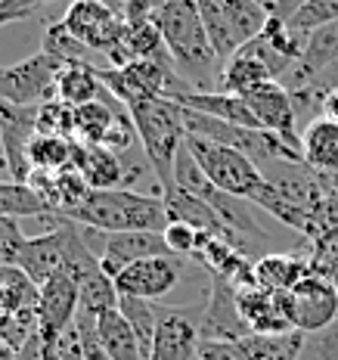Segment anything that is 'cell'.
I'll list each match as a JSON object with an SVG mask.
<instances>
[{
  "label": "cell",
  "instance_id": "obj_34",
  "mask_svg": "<svg viewBox=\"0 0 338 360\" xmlns=\"http://www.w3.org/2000/svg\"><path fill=\"white\" fill-rule=\"evenodd\" d=\"M162 236H164V243H168V249L171 255H177V258H193L199 249V230L196 227H190V224H183V221H171L168 227L162 230Z\"/></svg>",
  "mask_w": 338,
  "mask_h": 360
},
{
  "label": "cell",
  "instance_id": "obj_14",
  "mask_svg": "<svg viewBox=\"0 0 338 360\" xmlns=\"http://www.w3.org/2000/svg\"><path fill=\"white\" fill-rule=\"evenodd\" d=\"M81 314V289L69 274L50 276L44 286H37V323L47 333L65 335Z\"/></svg>",
  "mask_w": 338,
  "mask_h": 360
},
{
  "label": "cell",
  "instance_id": "obj_30",
  "mask_svg": "<svg viewBox=\"0 0 338 360\" xmlns=\"http://www.w3.org/2000/svg\"><path fill=\"white\" fill-rule=\"evenodd\" d=\"M338 22V0H307L301 10L289 19V28L298 34H311L317 28H326Z\"/></svg>",
  "mask_w": 338,
  "mask_h": 360
},
{
  "label": "cell",
  "instance_id": "obj_21",
  "mask_svg": "<svg viewBox=\"0 0 338 360\" xmlns=\"http://www.w3.org/2000/svg\"><path fill=\"white\" fill-rule=\"evenodd\" d=\"M301 155L320 174H338V122L326 115L311 118L301 127Z\"/></svg>",
  "mask_w": 338,
  "mask_h": 360
},
{
  "label": "cell",
  "instance_id": "obj_22",
  "mask_svg": "<svg viewBox=\"0 0 338 360\" xmlns=\"http://www.w3.org/2000/svg\"><path fill=\"white\" fill-rule=\"evenodd\" d=\"M96 72H100V65H63V72L56 78V100L69 103L72 109L106 100L109 90Z\"/></svg>",
  "mask_w": 338,
  "mask_h": 360
},
{
  "label": "cell",
  "instance_id": "obj_10",
  "mask_svg": "<svg viewBox=\"0 0 338 360\" xmlns=\"http://www.w3.org/2000/svg\"><path fill=\"white\" fill-rule=\"evenodd\" d=\"M245 103L252 106L254 118L264 131L276 134L282 143H289L295 153H301V131H298V106L292 100L289 87L280 81H267V84L254 87L245 94Z\"/></svg>",
  "mask_w": 338,
  "mask_h": 360
},
{
  "label": "cell",
  "instance_id": "obj_32",
  "mask_svg": "<svg viewBox=\"0 0 338 360\" xmlns=\"http://www.w3.org/2000/svg\"><path fill=\"white\" fill-rule=\"evenodd\" d=\"M65 335H69V333H65ZM65 335L47 333V329L37 326L34 333L25 339V345L19 348V360H63Z\"/></svg>",
  "mask_w": 338,
  "mask_h": 360
},
{
  "label": "cell",
  "instance_id": "obj_29",
  "mask_svg": "<svg viewBox=\"0 0 338 360\" xmlns=\"http://www.w3.org/2000/svg\"><path fill=\"white\" fill-rule=\"evenodd\" d=\"M0 217H50V208L28 184L0 180Z\"/></svg>",
  "mask_w": 338,
  "mask_h": 360
},
{
  "label": "cell",
  "instance_id": "obj_38",
  "mask_svg": "<svg viewBox=\"0 0 338 360\" xmlns=\"http://www.w3.org/2000/svg\"><path fill=\"white\" fill-rule=\"evenodd\" d=\"M44 4H50V0H0V13H13L19 19H28Z\"/></svg>",
  "mask_w": 338,
  "mask_h": 360
},
{
  "label": "cell",
  "instance_id": "obj_35",
  "mask_svg": "<svg viewBox=\"0 0 338 360\" xmlns=\"http://www.w3.org/2000/svg\"><path fill=\"white\" fill-rule=\"evenodd\" d=\"M301 360H338V323L323 329V333L304 335Z\"/></svg>",
  "mask_w": 338,
  "mask_h": 360
},
{
  "label": "cell",
  "instance_id": "obj_7",
  "mask_svg": "<svg viewBox=\"0 0 338 360\" xmlns=\"http://www.w3.org/2000/svg\"><path fill=\"white\" fill-rule=\"evenodd\" d=\"M292 326L311 335L338 323V283L329 274L313 267L311 274L289 292Z\"/></svg>",
  "mask_w": 338,
  "mask_h": 360
},
{
  "label": "cell",
  "instance_id": "obj_25",
  "mask_svg": "<svg viewBox=\"0 0 338 360\" xmlns=\"http://www.w3.org/2000/svg\"><path fill=\"white\" fill-rule=\"evenodd\" d=\"M96 333L112 354V360H143V345L122 311H106L96 317Z\"/></svg>",
  "mask_w": 338,
  "mask_h": 360
},
{
  "label": "cell",
  "instance_id": "obj_8",
  "mask_svg": "<svg viewBox=\"0 0 338 360\" xmlns=\"http://www.w3.org/2000/svg\"><path fill=\"white\" fill-rule=\"evenodd\" d=\"M186 258L177 255H159V258H143L137 264L124 267L118 274L115 286L118 295L143 298V302H162L183 283Z\"/></svg>",
  "mask_w": 338,
  "mask_h": 360
},
{
  "label": "cell",
  "instance_id": "obj_12",
  "mask_svg": "<svg viewBox=\"0 0 338 360\" xmlns=\"http://www.w3.org/2000/svg\"><path fill=\"white\" fill-rule=\"evenodd\" d=\"M63 25L103 56L112 53V47L124 32V19L112 13L109 6H103L100 0H72L69 10L63 13Z\"/></svg>",
  "mask_w": 338,
  "mask_h": 360
},
{
  "label": "cell",
  "instance_id": "obj_16",
  "mask_svg": "<svg viewBox=\"0 0 338 360\" xmlns=\"http://www.w3.org/2000/svg\"><path fill=\"white\" fill-rule=\"evenodd\" d=\"M202 339H221V342H239L245 335H254L245 326L242 314L236 304V286L221 276H212V292H208V304H205V317L199 323Z\"/></svg>",
  "mask_w": 338,
  "mask_h": 360
},
{
  "label": "cell",
  "instance_id": "obj_17",
  "mask_svg": "<svg viewBox=\"0 0 338 360\" xmlns=\"http://www.w3.org/2000/svg\"><path fill=\"white\" fill-rule=\"evenodd\" d=\"M199 345H202L199 323L186 314V307L162 304L159 329H155V342H152V357L149 360H196Z\"/></svg>",
  "mask_w": 338,
  "mask_h": 360
},
{
  "label": "cell",
  "instance_id": "obj_4",
  "mask_svg": "<svg viewBox=\"0 0 338 360\" xmlns=\"http://www.w3.org/2000/svg\"><path fill=\"white\" fill-rule=\"evenodd\" d=\"M186 146H190L193 159L199 162L202 174L212 180V186L227 193V196L245 199L254 205V199H258L261 190L267 186L264 168L254 159H249L245 153H239V149L212 143V140L193 137V134H186Z\"/></svg>",
  "mask_w": 338,
  "mask_h": 360
},
{
  "label": "cell",
  "instance_id": "obj_2",
  "mask_svg": "<svg viewBox=\"0 0 338 360\" xmlns=\"http://www.w3.org/2000/svg\"><path fill=\"white\" fill-rule=\"evenodd\" d=\"M65 217L81 227L100 230V233H134V230L162 233L171 224L162 196H143L124 186L122 190H93L84 205Z\"/></svg>",
  "mask_w": 338,
  "mask_h": 360
},
{
  "label": "cell",
  "instance_id": "obj_15",
  "mask_svg": "<svg viewBox=\"0 0 338 360\" xmlns=\"http://www.w3.org/2000/svg\"><path fill=\"white\" fill-rule=\"evenodd\" d=\"M159 255H171L168 243L162 233H149V230H134V233H103V245L96 249L103 270L118 280L124 267L137 264L143 258H159Z\"/></svg>",
  "mask_w": 338,
  "mask_h": 360
},
{
  "label": "cell",
  "instance_id": "obj_18",
  "mask_svg": "<svg viewBox=\"0 0 338 360\" xmlns=\"http://www.w3.org/2000/svg\"><path fill=\"white\" fill-rule=\"evenodd\" d=\"M171 100L183 109L205 112V115L221 118V122H230V124L261 127L252 106L245 103V96H236V94H223V90H180V94L171 96ZM261 131H264V127H261Z\"/></svg>",
  "mask_w": 338,
  "mask_h": 360
},
{
  "label": "cell",
  "instance_id": "obj_9",
  "mask_svg": "<svg viewBox=\"0 0 338 360\" xmlns=\"http://www.w3.org/2000/svg\"><path fill=\"white\" fill-rule=\"evenodd\" d=\"M37 137V106H13L0 103V153H4L10 180L28 184L32 177V159L28 149Z\"/></svg>",
  "mask_w": 338,
  "mask_h": 360
},
{
  "label": "cell",
  "instance_id": "obj_33",
  "mask_svg": "<svg viewBox=\"0 0 338 360\" xmlns=\"http://www.w3.org/2000/svg\"><path fill=\"white\" fill-rule=\"evenodd\" d=\"M74 335H78V345L84 351V360H112L100 333H96V317H90L87 311H81L74 320Z\"/></svg>",
  "mask_w": 338,
  "mask_h": 360
},
{
  "label": "cell",
  "instance_id": "obj_39",
  "mask_svg": "<svg viewBox=\"0 0 338 360\" xmlns=\"http://www.w3.org/2000/svg\"><path fill=\"white\" fill-rule=\"evenodd\" d=\"M63 360H84V351L78 345V335H74V326L65 335V348H63Z\"/></svg>",
  "mask_w": 338,
  "mask_h": 360
},
{
  "label": "cell",
  "instance_id": "obj_45",
  "mask_svg": "<svg viewBox=\"0 0 338 360\" xmlns=\"http://www.w3.org/2000/svg\"><path fill=\"white\" fill-rule=\"evenodd\" d=\"M13 22H22V19L13 16V13H0V28H4V25H13Z\"/></svg>",
  "mask_w": 338,
  "mask_h": 360
},
{
  "label": "cell",
  "instance_id": "obj_27",
  "mask_svg": "<svg viewBox=\"0 0 338 360\" xmlns=\"http://www.w3.org/2000/svg\"><path fill=\"white\" fill-rule=\"evenodd\" d=\"M304 333L285 335H245L239 339L242 360H301Z\"/></svg>",
  "mask_w": 338,
  "mask_h": 360
},
{
  "label": "cell",
  "instance_id": "obj_31",
  "mask_svg": "<svg viewBox=\"0 0 338 360\" xmlns=\"http://www.w3.org/2000/svg\"><path fill=\"white\" fill-rule=\"evenodd\" d=\"M37 134L74 137V109L63 100H47L37 106Z\"/></svg>",
  "mask_w": 338,
  "mask_h": 360
},
{
  "label": "cell",
  "instance_id": "obj_42",
  "mask_svg": "<svg viewBox=\"0 0 338 360\" xmlns=\"http://www.w3.org/2000/svg\"><path fill=\"white\" fill-rule=\"evenodd\" d=\"M0 360H19V348L0 335Z\"/></svg>",
  "mask_w": 338,
  "mask_h": 360
},
{
  "label": "cell",
  "instance_id": "obj_6",
  "mask_svg": "<svg viewBox=\"0 0 338 360\" xmlns=\"http://www.w3.org/2000/svg\"><path fill=\"white\" fill-rule=\"evenodd\" d=\"M63 63L47 53H34L16 65H0V103L13 106H41L56 100V78Z\"/></svg>",
  "mask_w": 338,
  "mask_h": 360
},
{
  "label": "cell",
  "instance_id": "obj_40",
  "mask_svg": "<svg viewBox=\"0 0 338 360\" xmlns=\"http://www.w3.org/2000/svg\"><path fill=\"white\" fill-rule=\"evenodd\" d=\"M304 4H307V0H280V4H276V13H273V16H280V19L289 22L298 10H301Z\"/></svg>",
  "mask_w": 338,
  "mask_h": 360
},
{
  "label": "cell",
  "instance_id": "obj_20",
  "mask_svg": "<svg viewBox=\"0 0 338 360\" xmlns=\"http://www.w3.org/2000/svg\"><path fill=\"white\" fill-rule=\"evenodd\" d=\"M313 270L311 255L267 252L254 258V283L267 292H292Z\"/></svg>",
  "mask_w": 338,
  "mask_h": 360
},
{
  "label": "cell",
  "instance_id": "obj_43",
  "mask_svg": "<svg viewBox=\"0 0 338 360\" xmlns=\"http://www.w3.org/2000/svg\"><path fill=\"white\" fill-rule=\"evenodd\" d=\"M103 6H109L112 13H118V16H124V10H127V4H131V0H100Z\"/></svg>",
  "mask_w": 338,
  "mask_h": 360
},
{
  "label": "cell",
  "instance_id": "obj_11",
  "mask_svg": "<svg viewBox=\"0 0 338 360\" xmlns=\"http://www.w3.org/2000/svg\"><path fill=\"white\" fill-rule=\"evenodd\" d=\"M56 227H50L44 236H28L16 255V267L34 286H44L50 276L65 270V249H69V227L72 221L63 214H53Z\"/></svg>",
  "mask_w": 338,
  "mask_h": 360
},
{
  "label": "cell",
  "instance_id": "obj_44",
  "mask_svg": "<svg viewBox=\"0 0 338 360\" xmlns=\"http://www.w3.org/2000/svg\"><path fill=\"white\" fill-rule=\"evenodd\" d=\"M252 4H258V6H264V10L270 13V16H273V13H276V4H280V0H252Z\"/></svg>",
  "mask_w": 338,
  "mask_h": 360
},
{
  "label": "cell",
  "instance_id": "obj_41",
  "mask_svg": "<svg viewBox=\"0 0 338 360\" xmlns=\"http://www.w3.org/2000/svg\"><path fill=\"white\" fill-rule=\"evenodd\" d=\"M323 115H326V118H332V122H338V87H332V90H329V94H326V100H323Z\"/></svg>",
  "mask_w": 338,
  "mask_h": 360
},
{
  "label": "cell",
  "instance_id": "obj_3",
  "mask_svg": "<svg viewBox=\"0 0 338 360\" xmlns=\"http://www.w3.org/2000/svg\"><path fill=\"white\" fill-rule=\"evenodd\" d=\"M131 122L137 127V140L143 146L149 168H152L155 180L162 184V193L174 186V162L177 153L186 140V127H183V109L174 100L162 96V100H149L137 103L127 109Z\"/></svg>",
  "mask_w": 338,
  "mask_h": 360
},
{
  "label": "cell",
  "instance_id": "obj_37",
  "mask_svg": "<svg viewBox=\"0 0 338 360\" xmlns=\"http://www.w3.org/2000/svg\"><path fill=\"white\" fill-rule=\"evenodd\" d=\"M196 360H242V348H239V342L202 339Z\"/></svg>",
  "mask_w": 338,
  "mask_h": 360
},
{
  "label": "cell",
  "instance_id": "obj_46",
  "mask_svg": "<svg viewBox=\"0 0 338 360\" xmlns=\"http://www.w3.org/2000/svg\"><path fill=\"white\" fill-rule=\"evenodd\" d=\"M152 4H155V6H162V4H168V0H152Z\"/></svg>",
  "mask_w": 338,
  "mask_h": 360
},
{
  "label": "cell",
  "instance_id": "obj_1",
  "mask_svg": "<svg viewBox=\"0 0 338 360\" xmlns=\"http://www.w3.org/2000/svg\"><path fill=\"white\" fill-rule=\"evenodd\" d=\"M155 25L162 32L168 59L177 75L193 90H214L221 78V56L208 41L205 22H202L196 0H168L155 10Z\"/></svg>",
  "mask_w": 338,
  "mask_h": 360
},
{
  "label": "cell",
  "instance_id": "obj_26",
  "mask_svg": "<svg viewBox=\"0 0 338 360\" xmlns=\"http://www.w3.org/2000/svg\"><path fill=\"white\" fill-rule=\"evenodd\" d=\"M41 53L53 56L56 63H63V65H96L93 63L96 50H90L84 41H78V37L63 25V19L47 25V32L41 37Z\"/></svg>",
  "mask_w": 338,
  "mask_h": 360
},
{
  "label": "cell",
  "instance_id": "obj_5",
  "mask_svg": "<svg viewBox=\"0 0 338 360\" xmlns=\"http://www.w3.org/2000/svg\"><path fill=\"white\" fill-rule=\"evenodd\" d=\"M208 41L221 63L236 56L249 41H254L267 28L270 13L252 0H196Z\"/></svg>",
  "mask_w": 338,
  "mask_h": 360
},
{
  "label": "cell",
  "instance_id": "obj_24",
  "mask_svg": "<svg viewBox=\"0 0 338 360\" xmlns=\"http://www.w3.org/2000/svg\"><path fill=\"white\" fill-rule=\"evenodd\" d=\"M127 106L115 100V96H106V100H96V103H87V106L74 109V140L78 143H103L106 134L112 131L115 118L122 115Z\"/></svg>",
  "mask_w": 338,
  "mask_h": 360
},
{
  "label": "cell",
  "instance_id": "obj_28",
  "mask_svg": "<svg viewBox=\"0 0 338 360\" xmlns=\"http://www.w3.org/2000/svg\"><path fill=\"white\" fill-rule=\"evenodd\" d=\"M74 149H78L74 137L37 134L32 140V149H28V159H32L34 171H65V168H74Z\"/></svg>",
  "mask_w": 338,
  "mask_h": 360
},
{
  "label": "cell",
  "instance_id": "obj_23",
  "mask_svg": "<svg viewBox=\"0 0 338 360\" xmlns=\"http://www.w3.org/2000/svg\"><path fill=\"white\" fill-rule=\"evenodd\" d=\"M267 81H276L270 69L261 63L258 56H252L249 50H239L236 56H230L221 69V78H217V87L214 90H223V94H236V96H245L252 94L254 87L267 84Z\"/></svg>",
  "mask_w": 338,
  "mask_h": 360
},
{
  "label": "cell",
  "instance_id": "obj_19",
  "mask_svg": "<svg viewBox=\"0 0 338 360\" xmlns=\"http://www.w3.org/2000/svg\"><path fill=\"white\" fill-rule=\"evenodd\" d=\"M74 168L81 171V177L87 180L90 190H122L127 184L122 155L112 153L103 143H78L74 149Z\"/></svg>",
  "mask_w": 338,
  "mask_h": 360
},
{
  "label": "cell",
  "instance_id": "obj_36",
  "mask_svg": "<svg viewBox=\"0 0 338 360\" xmlns=\"http://www.w3.org/2000/svg\"><path fill=\"white\" fill-rule=\"evenodd\" d=\"M25 233L19 230L16 217H0V264H13L16 267V255L25 243Z\"/></svg>",
  "mask_w": 338,
  "mask_h": 360
},
{
  "label": "cell",
  "instance_id": "obj_13",
  "mask_svg": "<svg viewBox=\"0 0 338 360\" xmlns=\"http://www.w3.org/2000/svg\"><path fill=\"white\" fill-rule=\"evenodd\" d=\"M236 304H239V314H242L245 326H249L254 335L298 333V329L292 326L289 292H267L261 286L236 289Z\"/></svg>",
  "mask_w": 338,
  "mask_h": 360
}]
</instances>
